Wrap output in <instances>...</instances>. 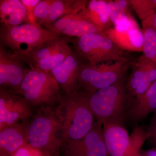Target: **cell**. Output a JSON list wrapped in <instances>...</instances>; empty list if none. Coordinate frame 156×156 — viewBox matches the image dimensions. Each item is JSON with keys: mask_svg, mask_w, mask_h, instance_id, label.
Segmentation results:
<instances>
[{"mask_svg": "<svg viewBox=\"0 0 156 156\" xmlns=\"http://www.w3.org/2000/svg\"><path fill=\"white\" fill-rule=\"evenodd\" d=\"M90 94L81 89L62 94L55 109L61 125L62 145L83 138L93 128L96 120L89 106Z\"/></svg>", "mask_w": 156, "mask_h": 156, "instance_id": "6da1fadb", "label": "cell"}, {"mask_svg": "<svg viewBox=\"0 0 156 156\" xmlns=\"http://www.w3.org/2000/svg\"><path fill=\"white\" fill-rule=\"evenodd\" d=\"M23 122L27 143L50 156H58L62 145L61 125L55 107H43Z\"/></svg>", "mask_w": 156, "mask_h": 156, "instance_id": "7a4b0ae2", "label": "cell"}, {"mask_svg": "<svg viewBox=\"0 0 156 156\" xmlns=\"http://www.w3.org/2000/svg\"><path fill=\"white\" fill-rule=\"evenodd\" d=\"M36 22L16 26L0 25V46L27 64L30 53L45 43L59 37Z\"/></svg>", "mask_w": 156, "mask_h": 156, "instance_id": "3957f363", "label": "cell"}, {"mask_svg": "<svg viewBox=\"0 0 156 156\" xmlns=\"http://www.w3.org/2000/svg\"><path fill=\"white\" fill-rule=\"evenodd\" d=\"M125 79L89 95V107L98 122L123 124L133 99L126 90Z\"/></svg>", "mask_w": 156, "mask_h": 156, "instance_id": "277c9868", "label": "cell"}, {"mask_svg": "<svg viewBox=\"0 0 156 156\" xmlns=\"http://www.w3.org/2000/svg\"><path fill=\"white\" fill-rule=\"evenodd\" d=\"M59 84L50 73L30 68L20 85V95L33 108L53 107L62 95Z\"/></svg>", "mask_w": 156, "mask_h": 156, "instance_id": "5b68a950", "label": "cell"}, {"mask_svg": "<svg viewBox=\"0 0 156 156\" xmlns=\"http://www.w3.org/2000/svg\"><path fill=\"white\" fill-rule=\"evenodd\" d=\"M73 50L83 63L95 65L129 59L126 52L103 32L71 38Z\"/></svg>", "mask_w": 156, "mask_h": 156, "instance_id": "8992f818", "label": "cell"}, {"mask_svg": "<svg viewBox=\"0 0 156 156\" xmlns=\"http://www.w3.org/2000/svg\"><path fill=\"white\" fill-rule=\"evenodd\" d=\"M131 60H121L95 65L83 62L77 83V89L91 93L104 89L125 79Z\"/></svg>", "mask_w": 156, "mask_h": 156, "instance_id": "52a82bcc", "label": "cell"}, {"mask_svg": "<svg viewBox=\"0 0 156 156\" xmlns=\"http://www.w3.org/2000/svg\"><path fill=\"white\" fill-rule=\"evenodd\" d=\"M102 125L108 156H141L143 146L149 136L144 128L136 126L130 135L121 123L105 122Z\"/></svg>", "mask_w": 156, "mask_h": 156, "instance_id": "ba28073f", "label": "cell"}, {"mask_svg": "<svg viewBox=\"0 0 156 156\" xmlns=\"http://www.w3.org/2000/svg\"><path fill=\"white\" fill-rule=\"evenodd\" d=\"M61 151L63 156H108L102 124L96 121L83 138L64 144Z\"/></svg>", "mask_w": 156, "mask_h": 156, "instance_id": "9c48e42d", "label": "cell"}, {"mask_svg": "<svg viewBox=\"0 0 156 156\" xmlns=\"http://www.w3.org/2000/svg\"><path fill=\"white\" fill-rule=\"evenodd\" d=\"M34 113V109L21 95L0 89V130L20 121L25 122Z\"/></svg>", "mask_w": 156, "mask_h": 156, "instance_id": "30bf717a", "label": "cell"}, {"mask_svg": "<svg viewBox=\"0 0 156 156\" xmlns=\"http://www.w3.org/2000/svg\"><path fill=\"white\" fill-rule=\"evenodd\" d=\"M25 63L0 46V89L20 95V85L30 69Z\"/></svg>", "mask_w": 156, "mask_h": 156, "instance_id": "8fae6325", "label": "cell"}, {"mask_svg": "<svg viewBox=\"0 0 156 156\" xmlns=\"http://www.w3.org/2000/svg\"><path fill=\"white\" fill-rule=\"evenodd\" d=\"M131 72L126 82V90L132 98L142 95L156 80V65L141 54L131 61Z\"/></svg>", "mask_w": 156, "mask_h": 156, "instance_id": "7c38bea8", "label": "cell"}, {"mask_svg": "<svg viewBox=\"0 0 156 156\" xmlns=\"http://www.w3.org/2000/svg\"><path fill=\"white\" fill-rule=\"evenodd\" d=\"M103 33L122 50L128 53H142L143 32L134 18L125 24L113 27Z\"/></svg>", "mask_w": 156, "mask_h": 156, "instance_id": "4fadbf2b", "label": "cell"}, {"mask_svg": "<svg viewBox=\"0 0 156 156\" xmlns=\"http://www.w3.org/2000/svg\"><path fill=\"white\" fill-rule=\"evenodd\" d=\"M49 31L69 37H80L89 34L102 33L80 14L64 15L46 29Z\"/></svg>", "mask_w": 156, "mask_h": 156, "instance_id": "5bb4252c", "label": "cell"}, {"mask_svg": "<svg viewBox=\"0 0 156 156\" xmlns=\"http://www.w3.org/2000/svg\"><path fill=\"white\" fill-rule=\"evenodd\" d=\"M83 62L72 49L64 61L50 72L59 84L62 94L77 89L78 76Z\"/></svg>", "mask_w": 156, "mask_h": 156, "instance_id": "9a60e30c", "label": "cell"}, {"mask_svg": "<svg viewBox=\"0 0 156 156\" xmlns=\"http://www.w3.org/2000/svg\"><path fill=\"white\" fill-rule=\"evenodd\" d=\"M156 112V80L144 94L131 101L126 116L134 122L145 119Z\"/></svg>", "mask_w": 156, "mask_h": 156, "instance_id": "2e32d148", "label": "cell"}, {"mask_svg": "<svg viewBox=\"0 0 156 156\" xmlns=\"http://www.w3.org/2000/svg\"><path fill=\"white\" fill-rule=\"evenodd\" d=\"M26 143L23 122L3 128L0 130V156H12Z\"/></svg>", "mask_w": 156, "mask_h": 156, "instance_id": "e0dca14e", "label": "cell"}, {"mask_svg": "<svg viewBox=\"0 0 156 156\" xmlns=\"http://www.w3.org/2000/svg\"><path fill=\"white\" fill-rule=\"evenodd\" d=\"M102 32L112 27L106 0H90L87 8L80 14Z\"/></svg>", "mask_w": 156, "mask_h": 156, "instance_id": "ac0fdd59", "label": "cell"}, {"mask_svg": "<svg viewBox=\"0 0 156 156\" xmlns=\"http://www.w3.org/2000/svg\"><path fill=\"white\" fill-rule=\"evenodd\" d=\"M0 22L9 26L28 23L26 9L20 0H0Z\"/></svg>", "mask_w": 156, "mask_h": 156, "instance_id": "d6986e66", "label": "cell"}, {"mask_svg": "<svg viewBox=\"0 0 156 156\" xmlns=\"http://www.w3.org/2000/svg\"><path fill=\"white\" fill-rule=\"evenodd\" d=\"M88 0H53L45 29L59 18L69 14H79L87 8Z\"/></svg>", "mask_w": 156, "mask_h": 156, "instance_id": "ffe728a7", "label": "cell"}, {"mask_svg": "<svg viewBox=\"0 0 156 156\" xmlns=\"http://www.w3.org/2000/svg\"><path fill=\"white\" fill-rule=\"evenodd\" d=\"M108 9L114 27L122 25L132 18L129 0L107 1Z\"/></svg>", "mask_w": 156, "mask_h": 156, "instance_id": "44dd1931", "label": "cell"}, {"mask_svg": "<svg viewBox=\"0 0 156 156\" xmlns=\"http://www.w3.org/2000/svg\"><path fill=\"white\" fill-rule=\"evenodd\" d=\"M153 14L141 22L144 37L142 54L156 65V29L153 23Z\"/></svg>", "mask_w": 156, "mask_h": 156, "instance_id": "7402d4cb", "label": "cell"}, {"mask_svg": "<svg viewBox=\"0 0 156 156\" xmlns=\"http://www.w3.org/2000/svg\"><path fill=\"white\" fill-rule=\"evenodd\" d=\"M68 42L61 48L46 58L39 59L32 64V68L50 73L52 69L61 64L71 53L72 49L69 47Z\"/></svg>", "mask_w": 156, "mask_h": 156, "instance_id": "603a6c76", "label": "cell"}, {"mask_svg": "<svg viewBox=\"0 0 156 156\" xmlns=\"http://www.w3.org/2000/svg\"><path fill=\"white\" fill-rule=\"evenodd\" d=\"M71 38L68 37H59L54 40H51L45 43L30 53L29 56L27 65L29 67L32 68V64L39 59L48 57L52 53L61 48L67 42L70 43Z\"/></svg>", "mask_w": 156, "mask_h": 156, "instance_id": "cb8c5ba5", "label": "cell"}, {"mask_svg": "<svg viewBox=\"0 0 156 156\" xmlns=\"http://www.w3.org/2000/svg\"><path fill=\"white\" fill-rule=\"evenodd\" d=\"M141 22L151 16L156 11V0H129Z\"/></svg>", "mask_w": 156, "mask_h": 156, "instance_id": "d4e9b609", "label": "cell"}, {"mask_svg": "<svg viewBox=\"0 0 156 156\" xmlns=\"http://www.w3.org/2000/svg\"><path fill=\"white\" fill-rule=\"evenodd\" d=\"M53 2V0H41L34 11L35 21L44 28L48 22Z\"/></svg>", "mask_w": 156, "mask_h": 156, "instance_id": "484cf974", "label": "cell"}, {"mask_svg": "<svg viewBox=\"0 0 156 156\" xmlns=\"http://www.w3.org/2000/svg\"><path fill=\"white\" fill-rule=\"evenodd\" d=\"M12 156H50L39 149L26 143Z\"/></svg>", "mask_w": 156, "mask_h": 156, "instance_id": "4316f807", "label": "cell"}, {"mask_svg": "<svg viewBox=\"0 0 156 156\" xmlns=\"http://www.w3.org/2000/svg\"><path fill=\"white\" fill-rule=\"evenodd\" d=\"M25 6L27 11L28 23H34L35 21L34 13V9L41 0H20Z\"/></svg>", "mask_w": 156, "mask_h": 156, "instance_id": "83f0119b", "label": "cell"}, {"mask_svg": "<svg viewBox=\"0 0 156 156\" xmlns=\"http://www.w3.org/2000/svg\"><path fill=\"white\" fill-rule=\"evenodd\" d=\"M147 131L149 134L147 141L154 146V147H156V112L154 113Z\"/></svg>", "mask_w": 156, "mask_h": 156, "instance_id": "f1b7e54d", "label": "cell"}, {"mask_svg": "<svg viewBox=\"0 0 156 156\" xmlns=\"http://www.w3.org/2000/svg\"><path fill=\"white\" fill-rule=\"evenodd\" d=\"M141 156H156V147L147 150H142L140 151Z\"/></svg>", "mask_w": 156, "mask_h": 156, "instance_id": "f546056e", "label": "cell"}, {"mask_svg": "<svg viewBox=\"0 0 156 156\" xmlns=\"http://www.w3.org/2000/svg\"><path fill=\"white\" fill-rule=\"evenodd\" d=\"M152 20L154 27L156 29V11L153 15Z\"/></svg>", "mask_w": 156, "mask_h": 156, "instance_id": "4dcf8cb0", "label": "cell"}]
</instances>
